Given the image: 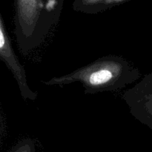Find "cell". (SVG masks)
<instances>
[{"label":"cell","mask_w":152,"mask_h":152,"mask_svg":"<svg viewBox=\"0 0 152 152\" xmlns=\"http://www.w3.org/2000/svg\"><path fill=\"white\" fill-rule=\"evenodd\" d=\"M123 65L116 60H102L82 68L69 75L53 78L47 85L68 84L80 81L87 88H107L111 87L120 78Z\"/></svg>","instance_id":"cell-1"},{"label":"cell","mask_w":152,"mask_h":152,"mask_svg":"<svg viewBox=\"0 0 152 152\" xmlns=\"http://www.w3.org/2000/svg\"><path fill=\"white\" fill-rule=\"evenodd\" d=\"M0 59L4 62L16 78L22 94L25 99L34 100L36 94L30 90L27 85L25 71L19 63L17 57L14 54L10 44L7 34L4 28V23L0 14Z\"/></svg>","instance_id":"cell-2"},{"label":"cell","mask_w":152,"mask_h":152,"mask_svg":"<svg viewBox=\"0 0 152 152\" xmlns=\"http://www.w3.org/2000/svg\"><path fill=\"white\" fill-rule=\"evenodd\" d=\"M16 22L22 35H32L40 19L42 0H16Z\"/></svg>","instance_id":"cell-3"},{"label":"cell","mask_w":152,"mask_h":152,"mask_svg":"<svg viewBox=\"0 0 152 152\" xmlns=\"http://www.w3.org/2000/svg\"><path fill=\"white\" fill-rule=\"evenodd\" d=\"M104 0H75L74 8L83 11L89 12L98 10Z\"/></svg>","instance_id":"cell-4"},{"label":"cell","mask_w":152,"mask_h":152,"mask_svg":"<svg viewBox=\"0 0 152 152\" xmlns=\"http://www.w3.org/2000/svg\"><path fill=\"white\" fill-rule=\"evenodd\" d=\"M11 152H35V148L31 141H26L19 144Z\"/></svg>","instance_id":"cell-5"},{"label":"cell","mask_w":152,"mask_h":152,"mask_svg":"<svg viewBox=\"0 0 152 152\" xmlns=\"http://www.w3.org/2000/svg\"><path fill=\"white\" fill-rule=\"evenodd\" d=\"M126 1V0H104L103 2L101 4V5L99 6L98 10H99L100 9H104L107 8V7H109L111 6H114L115 4H119L120 2H123V1Z\"/></svg>","instance_id":"cell-6"}]
</instances>
